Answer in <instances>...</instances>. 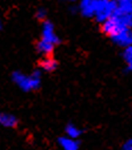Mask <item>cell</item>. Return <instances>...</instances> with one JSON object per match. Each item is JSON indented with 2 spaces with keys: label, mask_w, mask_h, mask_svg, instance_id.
Returning a JSON list of instances; mask_svg holds the SVG:
<instances>
[{
  "label": "cell",
  "mask_w": 132,
  "mask_h": 150,
  "mask_svg": "<svg viewBox=\"0 0 132 150\" xmlns=\"http://www.w3.org/2000/svg\"><path fill=\"white\" fill-rule=\"evenodd\" d=\"M14 83L18 86L21 90L28 92L38 90L41 84V73L39 71H34L31 74H24L22 72H14L11 75Z\"/></svg>",
  "instance_id": "1"
},
{
  "label": "cell",
  "mask_w": 132,
  "mask_h": 150,
  "mask_svg": "<svg viewBox=\"0 0 132 150\" xmlns=\"http://www.w3.org/2000/svg\"><path fill=\"white\" fill-rule=\"evenodd\" d=\"M116 11V2L115 0H105L98 1L97 8L94 13V18L99 23H104L105 21L111 18Z\"/></svg>",
  "instance_id": "2"
},
{
  "label": "cell",
  "mask_w": 132,
  "mask_h": 150,
  "mask_svg": "<svg viewBox=\"0 0 132 150\" xmlns=\"http://www.w3.org/2000/svg\"><path fill=\"white\" fill-rule=\"evenodd\" d=\"M41 40L47 41L49 43H53L54 46L59 45V42H60V39L55 31L54 24L49 21H43L42 30H41Z\"/></svg>",
  "instance_id": "3"
},
{
  "label": "cell",
  "mask_w": 132,
  "mask_h": 150,
  "mask_svg": "<svg viewBox=\"0 0 132 150\" xmlns=\"http://www.w3.org/2000/svg\"><path fill=\"white\" fill-rule=\"evenodd\" d=\"M111 39L115 45L125 49V48L132 46V30L131 28H125L121 32L116 33Z\"/></svg>",
  "instance_id": "4"
},
{
  "label": "cell",
  "mask_w": 132,
  "mask_h": 150,
  "mask_svg": "<svg viewBox=\"0 0 132 150\" xmlns=\"http://www.w3.org/2000/svg\"><path fill=\"white\" fill-rule=\"evenodd\" d=\"M97 0H80L79 1V11L84 17H94L96 8H97Z\"/></svg>",
  "instance_id": "5"
},
{
  "label": "cell",
  "mask_w": 132,
  "mask_h": 150,
  "mask_svg": "<svg viewBox=\"0 0 132 150\" xmlns=\"http://www.w3.org/2000/svg\"><path fill=\"white\" fill-rule=\"evenodd\" d=\"M58 144L63 150H79L80 143L79 141L68 137H62L58 139Z\"/></svg>",
  "instance_id": "6"
},
{
  "label": "cell",
  "mask_w": 132,
  "mask_h": 150,
  "mask_svg": "<svg viewBox=\"0 0 132 150\" xmlns=\"http://www.w3.org/2000/svg\"><path fill=\"white\" fill-rule=\"evenodd\" d=\"M17 123H18V121H17L16 116H14L13 114L0 112V125L1 126L10 129V127H15L17 125Z\"/></svg>",
  "instance_id": "7"
},
{
  "label": "cell",
  "mask_w": 132,
  "mask_h": 150,
  "mask_svg": "<svg viewBox=\"0 0 132 150\" xmlns=\"http://www.w3.org/2000/svg\"><path fill=\"white\" fill-rule=\"evenodd\" d=\"M56 46H54L53 43H49L47 41H43V40H39V42L37 43V50L42 55L43 57L46 56H51L54 49Z\"/></svg>",
  "instance_id": "8"
},
{
  "label": "cell",
  "mask_w": 132,
  "mask_h": 150,
  "mask_svg": "<svg viewBox=\"0 0 132 150\" xmlns=\"http://www.w3.org/2000/svg\"><path fill=\"white\" fill-rule=\"evenodd\" d=\"M40 67L42 68V71L46 72H53L57 68V62L55 58L51 56H46L43 57L40 62Z\"/></svg>",
  "instance_id": "9"
},
{
  "label": "cell",
  "mask_w": 132,
  "mask_h": 150,
  "mask_svg": "<svg viewBox=\"0 0 132 150\" xmlns=\"http://www.w3.org/2000/svg\"><path fill=\"white\" fill-rule=\"evenodd\" d=\"M116 10L121 13H131L132 11V0H115Z\"/></svg>",
  "instance_id": "10"
},
{
  "label": "cell",
  "mask_w": 132,
  "mask_h": 150,
  "mask_svg": "<svg viewBox=\"0 0 132 150\" xmlns=\"http://www.w3.org/2000/svg\"><path fill=\"white\" fill-rule=\"evenodd\" d=\"M65 132H66V137L72 138V139H75V140H77V138L81 135V130L76 125H74V124H68L66 126Z\"/></svg>",
  "instance_id": "11"
},
{
  "label": "cell",
  "mask_w": 132,
  "mask_h": 150,
  "mask_svg": "<svg viewBox=\"0 0 132 150\" xmlns=\"http://www.w3.org/2000/svg\"><path fill=\"white\" fill-rule=\"evenodd\" d=\"M123 58H124V62L126 63V66H128L129 71L132 72V46L124 49Z\"/></svg>",
  "instance_id": "12"
},
{
  "label": "cell",
  "mask_w": 132,
  "mask_h": 150,
  "mask_svg": "<svg viewBox=\"0 0 132 150\" xmlns=\"http://www.w3.org/2000/svg\"><path fill=\"white\" fill-rule=\"evenodd\" d=\"M35 15H37V18L40 19V21H46V18H47V10L45 8H40V9H38Z\"/></svg>",
  "instance_id": "13"
},
{
  "label": "cell",
  "mask_w": 132,
  "mask_h": 150,
  "mask_svg": "<svg viewBox=\"0 0 132 150\" xmlns=\"http://www.w3.org/2000/svg\"><path fill=\"white\" fill-rule=\"evenodd\" d=\"M123 150H132V138L125 141V143L123 144Z\"/></svg>",
  "instance_id": "14"
},
{
  "label": "cell",
  "mask_w": 132,
  "mask_h": 150,
  "mask_svg": "<svg viewBox=\"0 0 132 150\" xmlns=\"http://www.w3.org/2000/svg\"><path fill=\"white\" fill-rule=\"evenodd\" d=\"M68 1H72V2H75V1H80V0H68Z\"/></svg>",
  "instance_id": "15"
},
{
  "label": "cell",
  "mask_w": 132,
  "mask_h": 150,
  "mask_svg": "<svg viewBox=\"0 0 132 150\" xmlns=\"http://www.w3.org/2000/svg\"><path fill=\"white\" fill-rule=\"evenodd\" d=\"M0 30H1V21H0Z\"/></svg>",
  "instance_id": "16"
},
{
  "label": "cell",
  "mask_w": 132,
  "mask_h": 150,
  "mask_svg": "<svg viewBox=\"0 0 132 150\" xmlns=\"http://www.w3.org/2000/svg\"><path fill=\"white\" fill-rule=\"evenodd\" d=\"M97 1H105V0H97Z\"/></svg>",
  "instance_id": "17"
}]
</instances>
